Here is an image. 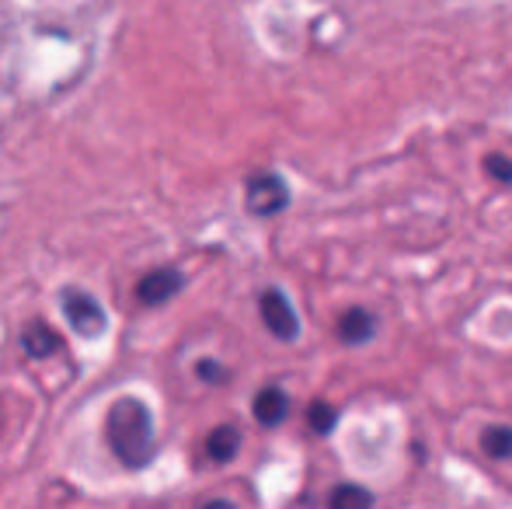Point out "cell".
I'll return each mask as SVG.
<instances>
[{
  "instance_id": "6da1fadb",
  "label": "cell",
  "mask_w": 512,
  "mask_h": 509,
  "mask_svg": "<svg viewBox=\"0 0 512 509\" xmlns=\"http://www.w3.org/2000/svg\"><path fill=\"white\" fill-rule=\"evenodd\" d=\"M105 440L115 461L129 471H140L154 461L157 440H154V419L150 408L140 398H119L105 415Z\"/></svg>"
},
{
  "instance_id": "7a4b0ae2",
  "label": "cell",
  "mask_w": 512,
  "mask_h": 509,
  "mask_svg": "<svg viewBox=\"0 0 512 509\" xmlns=\"http://www.w3.org/2000/svg\"><path fill=\"white\" fill-rule=\"evenodd\" d=\"M60 307L67 325L74 328L81 339H98V335L108 328V314L105 307L98 304V297H91L88 290H77V286H67L60 293Z\"/></svg>"
},
{
  "instance_id": "3957f363",
  "label": "cell",
  "mask_w": 512,
  "mask_h": 509,
  "mask_svg": "<svg viewBox=\"0 0 512 509\" xmlns=\"http://www.w3.org/2000/svg\"><path fill=\"white\" fill-rule=\"evenodd\" d=\"M244 206L255 217H276L290 206V185L276 171H255L244 182Z\"/></svg>"
},
{
  "instance_id": "277c9868",
  "label": "cell",
  "mask_w": 512,
  "mask_h": 509,
  "mask_svg": "<svg viewBox=\"0 0 512 509\" xmlns=\"http://www.w3.org/2000/svg\"><path fill=\"white\" fill-rule=\"evenodd\" d=\"M258 311H262V325L269 328L272 335H276L279 342H293L300 335V318L297 311H293L290 297H286L283 290H262V297H258Z\"/></svg>"
},
{
  "instance_id": "5b68a950",
  "label": "cell",
  "mask_w": 512,
  "mask_h": 509,
  "mask_svg": "<svg viewBox=\"0 0 512 509\" xmlns=\"http://www.w3.org/2000/svg\"><path fill=\"white\" fill-rule=\"evenodd\" d=\"M182 290H185L182 272L171 269V265H161V269H150L140 276V283H136V300H140L143 307H161V304H168L171 297H178Z\"/></svg>"
},
{
  "instance_id": "8992f818",
  "label": "cell",
  "mask_w": 512,
  "mask_h": 509,
  "mask_svg": "<svg viewBox=\"0 0 512 509\" xmlns=\"http://www.w3.org/2000/svg\"><path fill=\"white\" fill-rule=\"evenodd\" d=\"M251 415H255L258 426H265V429L283 426L286 415H290V394L276 384L262 387V391L255 394V401H251Z\"/></svg>"
},
{
  "instance_id": "52a82bcc",
  "label": "cell",
  "mask_w": 512,
  "mask_h": 509,
  "mask_svg": "<svg viewBox=\"0 0 512 509\" xmlns=\"http://www.w3.org/2000/svg\"><path fill=\"white\" fill-rule=\"evenodd\" d=\"M377 335V318H373L366 307H349V311L338 318V339L345 346H366Z\"/></svg>"
},
{
  "instance_id": "ba28073f",
  "label": "cell",
  "mask_w": 512,
  "mask_h": 509,
  "mask_svg": "<svg viewBox=\"0 0 512 509\" xmlns=\"http://www.w3.org/2000/svg\"><path fill=\"white\" fill-rule=\"evenodd\" d=\"M237 454H241V429L237 426L223 422V426H216L213 433L206 436V457L213 464H227V461H234Z\"/></svg>"
},
{
  "instance_id": "9c48e42d",
  "label": "cell",
  "mask_w": 512,
  "mask_h": 509,
  "mask_svg": "<svg viewBox=\"0 0 512 509\" xmlns=\"http://www.w3.org/2000/svg\"><path fill=\"white\" fill-rule=\"evenodd\" d=\"M21 349H25L32 360H46L60 349V335L46 325V321H32V325L21 328Z\"/></svg>"
},
{
  "instance_id": "30bf717a",
  "label": "cell",
  "mask_w": 512,
  "mask_h": 509,
  "mask_svg": "<svg viewBox=\"0 0 512 509\" xmlns=\"http://www.w3.org/2000/svg\"><path fill=\"white\" fill-rule=\"evenodd\" d=\"M377 499L366 485H356V482H342L331 489L328 496V509H373Z\"/></svg>"
},
{
  "instance_id": "8fae6325",
  "label": "cell",
  "mask_w": 512,
  "mask_h": 509,
  "mask_svg": "<svg viewBox=\"0 0 512 509\" xmlns=\"http://www.w3.org/2000/svg\"><path fill=\"white\" fill-rule=\"evenodd\" d=\"M481 450L492 461H512V426H488L481 433Z\"/></svg>"
},
{
  "instance_id": "7c38bea8",
  "label": "cell",
  "mask_w": 512,
  "mask_h": 509,
  "mask_svg": "<svg viewBox=\"0 0 512 509\" xmlns=\"http://www.w3.org/2000/svg\"><path fill=\"white\" fill-rule=\"evenodd\" d=\"M335 422H338V408L331 405V401L317 398V401H310V405H307V426H310V433L328 436L331 429H335Z\"/></svg>"
},
{
  "instance_id": "4fadbf2b",
  "label": "cell",
  "mask_w": 512,
  "mask_h": 509,
  "mask_svg": "<svg viewBox=\"0 0 512 509\" xmlns=\"http://www.w3.org/2000/svg\"><path fill=\"white\" fill-rule=\"evenodd\" d=\"M485 175L499 185H512V157L506 154H488L485 157Z\"/></svg>"
},
{
  "instance_id": "5bb4252c",
  "label": "cell",
  "mask_w": 512,
  "mask_h": 509,
  "mask_svg": "<svg viewBox=\"0 0 512 509\" xmlns=\"http://www.w3.org/2000/svg\"><path fill=\"white\" fill-rule=\"evenodd\" d=\"M196 377L199 381H206V384H223L227 381V367L223 363H216V360H199L196 363Z\"/></svg>"
},
{
  "instance_id": "9a60e30c",
  "label": "cell",
  "mask_w": 512,
  "mask_h": 509,
  "mask_svg": "<svg viewBox=\"0 0 512 509\" xmlns=\"http://www.w3.org/2000/svg\"><path fill=\"white\" fill-rule=\"evenodd\" d=\"M199 509H237V506L227 503V499H209V503H203Z\"/></svg>"
}]
</instances>
